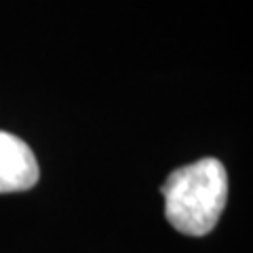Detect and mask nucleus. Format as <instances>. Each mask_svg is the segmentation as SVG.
Instances as JSON below:
<instances>
[{"label":"nucleus","mask_w":253,"mask_h":253,"mask_svg":"<svg viewBox=\"0 0 253 253\" xmlns=\"http://www.w3.org/2000/svg\"><path fill=\"white\" fill-rule=\"evenodd\" d=\"M165 217L186 236H205L215 228L228 201V173L217 158H201L169 173L161 186Z\"/></svg>","instance_id":"f257e3e1"},{"label":"nucleus","mask_w":253,"mask_h":253,"mask_svg":"<svg viewBox=\"0 0 253 253\" xmlns=\"http://www.w3.org/2000/svg\"><path fill=\"white\" fill-rule=\"evenodd\" d=\"M38 177L41 169L32 148L13 133L0 131V194L30 190Z\"/></svg>","instance_id":"f03ea898"}]
</instances>
